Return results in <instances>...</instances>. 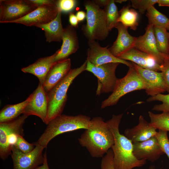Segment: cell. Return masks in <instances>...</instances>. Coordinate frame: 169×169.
I'll return each mask as SVG.
<instances>
[{
  "label": "cell",
  "mask_w": 169,
  "mask_h": 169,
  "mask_svg": "<svg viewBox=\"0 0 169 169\" xmlns=\"http://www.w3.org/2000/svg\"><path fill=\"white\" fill-rule=\"evenodd\" d=\"M32 99L26 107L23 114L27 116L34 115L39 117L45 123L48 111L47 94L43 84L38 83L37 88L33 92Z\"/></svg>",
  "instance_id": "cell-15"
},
{
  "label": "cell",
  "mask_w": 169,
  "mask_h": 169,
  "mask_svg": "<svg viewBox=\"0 0 169 169\" xmlns=\"http://www.w3.org/2000/svg\"><path fill=\"white\" fill-rule=\"evenodd\" d=\"M69 18L70 25L74 28L78 27L79 22L76 15L71 12L69 13Z\"/></svg>",
  "instance_id": "cell-38"
},
{
  "label": "cell",
  "mask_w": 169,
  "mask_h": 169,
  "mask_svg": "<svg viewBox=\"0 0 169 169\" xmlns=\"http://www.w3.org/2000/svg\"><path fill=\"white\" fill-rule=\"evenodd\" d=\"M132 63L144 83L145 90L148 95L153 96L166 91L165 84L161 72L144 69Z\"/></svg>",
  "instance_id": "cell-12"
},
{
  "label": "cell",
  "mask_w": 169,
  "mask_h": 169,
  "mask_svg": "<svg viewBox=\"0 0 169 169\" xmlns=\"http://www.w3.org/2000/svg\"><path fill=\"white\" fill-rule=\"evenodd\" d=\"M28 116L22 114L11 121L0 123V157L5 160L12 152V148L8 140L13 134L24 136L23 126Z\"/></svg>",
  "instance_id": "cell-9"
},
{
  "label": "cell",
  "mask_w": 169,
  "mask_h": 169,
  "mask_svg": "<svg viewBox=\"0 0 169 169\" xmlns=\"http://www.w3.org/2000/svg\"><path fill=\"white\" fill-rule=\"evenodd\" d=\"M142 35L137 37L135 48L153 57L161 65L169 60V55L160 53L157 49L154 35L153 26L148 24Z\"/></svg>",
  "instance_id": "cell-14"
},
{
  "label": "cell",
  "mask_w": 169,
  "mask_h": 169,
  "mask_svg": "<svg viewBox=\"0 0 169 169\" xmlns=\"http://www.w3.org/2000/svg\"><path fill=\"white\" fill-rule=\"evenodd\" d=\"M166 29L167 31H169V23L166 28Z\"/></svg>",
  "instance_id": "cell-45"
},
{
  "label": "cell",
  "mask_w": 169,
  "mask_h": 169,
  "mask_svg": "<svg viewBox=\"0 0 169 169\" xmlns=\"http://www.w3.org/2000/svg\"><path fill=\"white\" fill-rule=\"evenodd\" d=\"M146 16L148 19L149 24L154 27L166 28L169 23V18L157 10L154 6L150 7L147 10Z\"/></svg>",
  "instance_id": "cell-27"
},
{
  "label": "cell",
  "mask_w": 169,
  "mask_h": 169,
  "mask_svg": "<svg viewBox=\"0 0 169 169\" xmlns=\"http://www.w3.org/2000/svg\"><path fill=\"white\" fill-rule=\"evenodd\" d=\"M44 155V163L42 165L38 166L36 169H49L46 151Z\"/></svg>",
  "instance_id": "cell-40"
},
{
  "label": "cell",
  "mask_w": 169,
  "mask_h": 169,
  "mask_svg": "<svg viewBox=\"0 0 169 169\" xmlns=\"http://www.w3.org/2000/svg\"><path fill=\"white\" fill-rule=\"evenodd\" d=\"M130 7L129 5L124 6L119 11L118 22L127 28H129L135 30L138 25L139 15L136 10Z\"/></svg>",
  "instance_id": "cell-25"
},
{
  "label": "cell",
  "mask_w": 169,
  "mask_h": 169,
  "mask_svg": "<svg viewBox=\"0 0 169 169\" xmlns=\"http://www.w3.org/2000/svg\"><path fill=\"white\" fill-rule=\"evenodd\" d=\"M155 101H161L162 103L155 105L152 110L162 112H169V93L167 94H159L150 96L147 100V101L148 102Z\"/></svg>",
  "instance_id": "cell-30"
},
{
  "label": "cell",
  "mask_w": 169,
  "mask_h": 169,
  "mask_svg": "<svg viewBox=\"0 0 169 169\" xmlns=\"http://www.w3.org/2000/svg\"><path fill=\"white\" fill-rule=\"evenodd\" d=\"M158 0H131L132 7L137 9L141 14H144L149 8L156 3Z\"/></svg>",
  "instance_id": "cell-31"
},
{
  "label": "cell",
  "mask_w": 169,
  "mask_h": 169,
  "mask_svg": "<svg viewBox=\"0 0 169 169\" xmlns=\"http://www.w3.org/2000/svg\"><path fill=\"white\" fill-rule=\"evenodd\" d=\"M123 114L113 115L106 121L114 138V143L111 148L113 153L114 169H133L141 167L146 162L145 160H139L133 152V143L125 135L120 134L119 127Z\"/></svg>",
  "instance_id": "cell-1"
},
{
  "label": "cell",
  "mask_w": 169,
  "mask_h": 169,
  "mask_svg": "<svg viewBox=\"0 0 169 169\" xmlns=\"http://www.w3.org/2000/svg\"><path fill=\"white\" fill-rule=\"evenodd\" d=\"M106 15L107 27L109 31L115 28L119 17V11L114 0H110L104 9Z\"/></svg>",
  "instance_id": "cell-29"
},
{
  "label": "cell",
  "mask_w": 169,
  "mask_h": 169,
  "mask_svg": "<svg viewBox=\"0 0 169 169\" xmlns=\"http://www.w3.org/2000/svg\"><path fill=\"white\" fill-rule=\"evenodd\" d=\"M91 120L90 117L83 115L71 116L61 114L49 121L38 140L33 144L46 148L50 141L58 135L80 129H88Z\"/></svg>",
  "instance_id": "cell-3"
},
{
  "label": "cell",
  "mask_w": 169,
  "mask_h": 169,
  "mask_svg": "<svg viewBox=\"0 0 169 169\" xmlns=\"http://www.w3.org/2000/svg\"><path fill=\"white\" fill-rule=\"evenodd\" d=\"M127 1V0H114L115 2L118 3H121L123 2H125Z\"/></svg>",
  "instance_id": "cell-43"
},
{
  "label": "cell",
  "mask_w": 169,
  "mask_h": 169,
  "mask_svg": "<svg viewBox=\"0 0 169 169\" xmlns=\"http://www.w3.org/2000/svg\"><path fill=\"white\" fill-rule=\"evenodd\" d=\"M56 4L62 13H71L75 7L77 1L75 0H55Z\"/></svg>",
  "instance_id": "cell-33"
},
{
  "label": "cell",
  "mask_w": 169,
  "mask_h": 169,
  "mask_svg": "<svg viewBox=\"0 0 169 169\" xmlns=\"http://www.w3.org/2000/svg\"><path fill=\"white\" fill-rule=\"evenodd\" d=\"M87 64L86 60L79 67L71 69L66 76L47 93L48 106L45 123L46 125L53 119L62 114L67 100L68 89L74 79L86 71Z\"/></svg>",
  "instance_id": "cell-4"
},
{
  "label": "cell",
  "mask_w": 169,
  "mask_h": 169,
  "mask_svg": "<svg viewBox=\"0 0 169 169\" xmlns=\"http://www.w3.org/2000/svg\"><path fill=\"white\" fill-rule=\"evenodd\" d=\"M148 114L151 126L159 130L169 131V112L155 114L149 111Z\"/></svg>",
  "instance_id": "cell-28"
},
{
  "label": "cell",
  "mask_w": 169,
  "mask_h": 169,
  "mask_svg": "<svg viewBox=\"0 0 169 169\" xmlns=\"http://www.w3.org/2000/svg\"><path fill=\"white\" fill-rule=\"evenodd\" d=\"M32 93L24 101L18 104L5 105L0 111V123L8 122L17 118L23 114L24 110L32 99Z\"/></svg>",
  "instance_id": "cell-24"
},
{
  "label": "cell",
  "mask_w": 169,
  "mask_h": 169,
  "mask_svg": "<svg viewBox=\"0 0 169 169\" xmlns=\"http://www.w3.org/2000/svg\"><path fill=\"white\" fill-rule=\"evenodd\" d=\"M129 68L126 75L122 78L118 79L111 94L102 102L101 109L115 105L122 97L129 93L145 90L144 83L132 64Z\"/></svg>",
  "instance_id": "cell-6"
},
{
  "label": "cell",
  "mask_w": 169,
  "mask_h": 169,
  "mask_svg": "<svg viewBox=\"0 0 169 169\" xmlns=\"http://www.w3.org/2000/svg\"><path fill=\"white\" fill-rule=\"evenodd\" d=\"M115 28L118 30L117 37L109 49L114 56L118 58L123 54L135 47L137 37L131 35L128 33V28L120 22L117 23Z\"/></svg>",
  "instance_id": "cell-18"
},
{
  "label": "cell",
  "mask_w": 169,
  "mask_h": 169,
  "mask_svg": "<svg viewBox=\"0 0 169 169\" xmlns=\"http://www.w3.org/2000/svg\"><path fill=\"white\" fill-rule=\"evenodd\" d=\"M59 12L56 5H48L37 7L24 17L11 23L22 24L27 26H35L47 23L54 20Z\"/></svg>",
  "instance_id": "cell-11"
},
{
  "label": "cell",
  "mask_w": 169,
  "mask_h": 169,
  "mask_svg": "<svg viewBox=\"0 0 169 169\" xmlns=\"http://www.w3.org/2000/svg\"><path fill=\"white\" fill-rule=\"evenodd\" d=\"M154 33L157 47L161 53L169 55V40L166 28L154 27Z\"/></svg>",
  "instance_id": "cell-26"
},
{
  "label": "cell",
  "mask_w": 169,
  "mask_h": 169,
  "mask_svg": "<svg viewBox=\"0 0 169 169\" xmlns=\"http://www.w3.org/2000/svg\"><path fill=\"white\" fill-rule=\"evenodd\" d=\"M118 58L131 61L144 69L160 72V65L154 58L135 47L123 54Z\"/></svg>",
  "instance_id": "cell-20"
},
{
  "label": "cell",
  "mask_w": 169,
  "mask_h": 169,
  "mask_svg": "<svg viewBox=\"0 0 169 169\" xmlns=\"http://www.w3.org/2000/svg\"><path fill=\"white\" fill-rule=\"evenodd\" d=\"M79 22L83 21L86 18V13L84 11L79 10L75 14Z\"/></svg>",
  "instance_id": "cell-39"
},
{
  "label": "cell",
  "mask_w": 169,
  "mask_h": 169,
  "mask_svg": "<svg viewBox=\"0 0 169 169\" xmlns=\"http://www.w3.org/2000/svg\"><path fill=\"white\" fill-rule=\"evenodd\" d=\"M148 169H155V167L154 165H151L149 166Z\"/></svg>",
  "instance_id": "cell-44"
},
{
  "label": "cell",
  "mask_w": 169,
  "mask_h": 169,
  "mask_svg": "<svg viewBox=\"0 0 169 169\" xmlns=\"http://www.w3.org/2000/svg\"><path fill=\"white\" fill-rule=\"evenodd\" d=\"M132 143L133 154L139 160H145L154 162L164 154L155 136L146 141Z\"/></svg>",
  "instance_id": "cell-16"
},
{
  "label": "cell",
  "mask_w": 169,
  "mask_h": 169,
  "mask_svg": "<svg viewBox=\"0 0 169 169\" xmlns=\"http://www.w3.org/2000/svg\"><path fill=\"white\" fill-rule=\"evenodd\" d=\"M86 60V71L92 73L98 79L96 95L112 92L118 79L115 75V71L120 64L110 63L97 66Z\"/></svg>",
  "instance_id": "cell-7"
},
{
  "label": "cell",
  "mask_w": 169,
  "mask_h": 169,
  "mask_svg": "<svg viewBox=\"0 0 169 169\" xmlns=\"http://www.w3.org/2000/svg\"><path fill=\"white\" fill-rule=\"evenodd\" d=\"M157 3L159 6L169 7V0H158Z\"/></svg>",
  "instance_id": "cell-42"
},
{
  "label": "cell",
  "mask_w": 169,
  "mask_h": 169,
  "mask_svg": "<svg viewBox=\"0 0 169 169\" xmlns=\"http://www.w3.org/2000/svg\"><path fill=\"white\" fill-rule=\"evenodd\" d=\"M35 27L44 31L46 42H61L62 41L63 31L61 21V12L59 10L56 17L49 23Z\"/></svg>",
  "instance_id": "cell-23"
},
{
  "label": "cell",
  "mask_w": 169,
  "mask_h": 169,
  "mask_svg": "<svg viewBox=\"0 0 169 169\" xmlns=\"http://www.w3.org/2000/svg\"><path fill=\"white\" fill-rule=\"evenodd\" d=\"M155 136L157 139L162 151L167 155L169 159V139L167 132L159 130Z\"/></svg>",
  "instance_id": "cell-32"
},
{
  "label": "cell",
  "mask_w": 169,
  "mask_h": 169,
  "mask_svg": "<svg viewBox=\"0 0 169 169\" xmlns=\"http://www.w3.org/2000/svg\"><path fill=\"white\" fill-rule=\"evenodd\" d=\"M37 8L30 0H0V23H11L24 17Z\"/></svg>",
  "instance_id": "cell-8"
},
{
  "label": "cell",
  "mask_w": 169,
  "mask_h": 169,
  "mask_svg": "<svg viewBox=\"0 0 169 169\" xmlns=\"http://www.w3.org/2000/svg\"><path fill=\"white\" fill-rule=\"evenodd\" d=\"M33 144H30L27 142L23 136L18 135L14 146L18 149L24 153H28L31 151L34 148Z\"/></svg>",
  "instance_id": "cell-34"
},
{
  "label": "cell",
  "mask_w": 169,
  "mask_h": 169,
  "mask_svg": "<svg viewBox=\"0 0 169 169\" xmlns=\"http://www.w3.org/2000/svg\"><path fill=\"white\" fill-rule=\"evenodd\" d=\"M156 129L151 125L142 115L139 118L138 124L131 128H127L125 136L132 143L146 141L155 136L157 133Z\"/></svg>",
  "instance_id": "cell-21"
},
{
  "label": "cell",
  "mask_w": 169,
  "mask_h": 169,
  "mask_svg": "<svg viewBox=\"0 0 169 169\" xmlns=\"http://www.w3.org/2000/svg\"><path fill=\"white\" fill-rule=\"evenodd\" d=\"M93 1L100 8H104L109 3L110 0H95Z\"/></svg>",
  "instance_id": "cell-41"
},
{
  "label": "cell",
  "mask_w": 169,
  "mask_h": 169,
  "mask_svg": "<svg viewBox=\"0 0 169 169\" xmlns=\"http://www.w3.org/2000/svg\"><path fill=\"white\" fill-rule=\"evenodd\" d=\"M80 144L94 157H103L114 143L113 135L106 122L100 116L91 120L89 128L78 139Z\"/></svg>",
  "instance_id": "cell-2"
},
{
  "label": "cell",
  "mask_w": 169,
  "mask_h": 169,
  "mask_svg": "<svg viewBox=\"0 0 169 169\" xmlns=\"http://www.w3.org/2000/svg\"><path fill=\"white\" fill-rule=\"evenodd\" d=\"M37 7L48 5H56L55 0H30Z\"/></svg>",
  "instance_id": "cell-37"
},
{
  "label": "cell",
  "mask_w": 169,
  "mask_h": 169,
  "mask_svg": "<svg viewBox=\"0 0 169 169\" xmlns=\"http://www.w3.org/2000/svg\"><path fill=\"white\" fill-rule=\"evenodd\" d=\"M100 169H114L113 153L111 149L102 157Z\"/></svg>",
  "instance_id": "cell-35"
},
{
  "label": "cell",
  "mask_w": 169,
  "mask_h": 169,
  "mask_svg": "<svg viewBox=\"0 0 169 169\" xmlns=\"http://www.w3.org/2000/svg\"><path fill=\"white\" fill-rule=\"evenodd\" d=\"M168 36L169 40V32H168Z\"/></svg>",
  "instance_id": "cell-46"
},
{
  "label": "cell",
  "mask_w": 169,
  "mask_h": 169,
  "mask_svg": "<svg viewBox=\"0 0 169 169\" xmlns=\"http://www.w3.org/2000/svg\"><path fill=\"white\" fill-rule=\"evenodd\" d=\"M70 59L56 62L47 74L43 84L47 93L63 79L71 70Z\"/></svg>",
  "instance_id": "cell-19"
},
{
  "label": "cell",
  "mask_w": 169,
  "mask_h": 169,
  "mask_svg": "<svg viewBox=\"0 0 169 169\" xmlns=\"http://www.w3.org/2000/svg\"><path fill=\"white\" fill-rule=\"evenodd\" d=\"M88 44L87 59L94 65L98 66L110 63L122 64L128 67L132 65V63L114 56L109 51L108 46L101 47L96 40L88 41Z\"/></svg>",
  "instance_id": "cell-13"
},
{
  "label": "cell",
  "mask_w": 169,
  "mask_h": 169,
  "mask_svg": "<svg viewBox=\"0 0 169 169\" xmlns=\"http://www.w3.org/2000/svg\"><path fill=\"white\" fill-rule=\"evenodd\" d=\"M58 49L53 55L38 59L34 63L21 69V71L26 73L32 74L38 79L39 82L43 84L50 70L55 63L54 59Z\"/></svg>",
  "instance_id": "cell-22"
},
{
  "label": "cell",
  "mask_w": 169,
  "mask_h": 169,
  "mask_svg": "<svg viewBox=\"0 0 169 169\" xmlns=\"http://www.w3.org/2000/svg\"><path fill=\"white\" fill-rule=\"evenodd\" d=\"M30 152L24 153L14 146L11 154L13 163V169H36L44 161L43 147L38 145Z\"/></svg>",
  "instance_id": "cell-10"
},
{
  "label": "cell",
  "mask_w": 169,
  "mask_h": 169,
  "mask_svg": "<svg viewBox=\"0 0 169 169\" xmlns=\"http://www.w3.org/2000/svg\"><path fill=\"white\" fill-rule=\"evenodd\" d=\"M84 5L86 11V23L81 28L83 34L88 41L104 40L109 32L105 11L93 1H85Z\"/></svg>",
  "instance_id": "cell-5"
},
{
  "label": "cell",
  "mask_w": 169,
  "mask_h": 169,
  "mask_svg": "<svg viewBox=\"0 0 169 169\" xmlns=\"http://www.w3.org/2000/svg\"><path fill=\"white\" fill-rule=\"evenodd\" d=\"M160 70L165 84L166 91L169 93V60L166 61L160 65Z\"/></svg>",
  "instance_id": "cell-36"
},
{
  "label": "cell",
  "mask_w": 169,
  "mask_h": 169,
  "mask_svg": "<svg viewBox=\"0 0 169 169\" xmlns=\"http://www.w3.org/2000/svg\"><path fill=\"white\" fill-rule=\"evenodd\" d=\"M62 41L61 48L58 49L54 59L55 62L68 59L79 48L77 31L71 25H68L64 28Z\"/></svg>",
  "instance_id": "cell-17"
}]
</instances>
